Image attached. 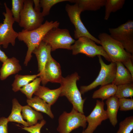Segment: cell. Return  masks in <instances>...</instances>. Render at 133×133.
Instances as JSON below:
<instances>
[{
	"label": "cell",
	"instance_id": "5b68a950",
	"mask_svg": "<svg viewBox=\"0 0 133 133\" xmlns=\"http://www.w3.org/2000/svg\"><path fill=\"white\" fill-rule=\"evenodd\" d=\"M98 56L100 65L99 74L91 83L80 86V91L82 94H83L99 85L101 86L112 83L115 79L116 69V63L111 62L109 64H107L104 62L101 56Z\"/></svg>",
	"mask_w": 133,
	"mask_h": 133
},
{
	"label": "cell",
	"instance_id": "44dd1931",
	"mask_svg": "<svg viewBox=\"0 0 133 133\" xmlns=\"http://www.w3.org/2000/svg\"><path fill=\"white\" fill-rule=\"evenodd\" d=\"M21 114L23 118L26 120L29 127L36 124L39 120L43 119L42 114L33 109L28 105L23 106Z\"/></svg>",
	"mask_w": 133,
	"mask_h": 133
},
{
	"label": "cell",
	"instance_id": "277c9868",
	"mask_svg": "<svg viewBox=\"0 0 133 133\" xmlns=\"http://www.w3.org/2000/svg\"><path fill=\"white\" fill-rule=\"evenodd\" d=\"M42 41L50 46L52 51L58 49L71 50V46L75 40L71 37L68 29L58 27L48 32Z\"/></svg>",
	"mask_w": 133,
	"mask_h": 133
},
{
	"label": "cell",
	"instance_id": "4316f807",
	"mask_svg": "<svg viewBox=\"0 0 133 133\" xmlns=\"http://www.w3.org/2000/svg\"><path fill=\"white\" fill-rule=\"evenodd\" d=\"M41 82V78L40 77L36 78L31 82L21 88L19 90L26 95L27 99H31L40 85Z\"/></svg>",
	"mask_w": 133,
	"mask_h": 133
},
{
	"label": "cell",
	"instance_id": "4dcf8cb0",
	"mask_svg": "<svg viewBox=\"0 0 133 133\" xmlns=\"http://www.w3.org/2000/svg\"><path fill=\"white\" fill-rule=\"evenodd\" d=\"M119 110L126 111L133 109V99L123 98L118 99Z\"/></svg>",
	"mask_w": 133,
	"mask_h": 133
},
{
	"label": "cell",
	"instance_id": "cb8c5ba5",
	"mask_svg": "<svg viewBox=\"0 0 133 133\" xmlns=\"http://www.w3.org/2000/svg\"><path fill=\"white\" fill-rule=\"evenodd\" d=\"M39 76L38 74L33 75L16 74L15 77L14 81L12 84L13 91L15 92L18 91L22 87L30 83Z\"/></svg>",
	"mask_w": 133,
	"mask_h": 133
},
{
	"label": "cell",
	"instance_id": "603a6c76",
	"mask_svg": "<svg viewBox=\"0 0 133 133\" xmlns=\"http://www.w3.org/2000/svg\"><path fill=\"white\" fill-rule=\"evenodd\" d=\"M117 88V86L112 83L101 86L99 89L94 92L92 98L93 99H100L103 101L114 96Z\"/></svg>",
	"mask_w": 133,
	"mask_h": 133
},
{
	"label": "cell",
	"instance_id": "9c48e42d",
	"mask_svg": "<svg viewBox=\"0 0 133 133\" xmlns=\"http://www.w3.org/2000/svg\"><path fill=\"white\" fill-rule=\"evenodd\" d=\"M4 5L6 12L3 13L4 18L3 22L0 23V45H2L4 48L6 49L10 43L13 46L15 45L18 33L13 28L15 21L11 10L6 2L4 3Z\"/></svg>",
	"mask_w": 133,
	"mask_h": 133
},
{
	"label": "cell",
	"instance_id": "ba28073f",
	"mask_svg": "<svg viewBox=\"0 0 133 133\" xmlns=\"http://www.w3.org/2000/svg\"><path fill=\"white\" fill-rule=\"evenodd\" d=\"M73 55L82 53L87 56L93 58L96 56H103L107 60L111 61L101 46L96 44L93 40L87 37L82 36L75 41L71 46Z\"/></svg>",
	"mask_w": 133,
	"mask_h": 133
},
{
	"label": "cell",
	"instance_id": "ffe728a7",
	"mask_svg": "<svg viewBox=\"0 0 133 133\" xmlns=\"http://www.w3.org/2000/svg\"><path fill=\"white\" fill-rule=\"evenodd\" d=\"M106 0H69L68 1L76 4L82 12L95 11L104 6Z\"/></svg>",
	"mask_w": 133,
	"mask_h": 133
},
{
	"label": "cell",
	"instance_id": "3957f363",
	"mask_svg": "<svg viewBox=\"0 0 133 133\" xmlns=\"http://www.w3.org/2000/svg\"><path fill=\"white\" fill-rule=\"evenodd\" d=\"M98 37L111 62L123 63L129 59H133V55L127 52L120 42L113 39L109 34L103 32L100 33Z\"/></svg>",
	"mask_w": 133,
	"mask_h": 133
},
{
	"label": "cell",
	"instance_id": "2e32d148",
	"mask_svg": "<svg viewBox=\"0 0 133 133\" xmlns=\"http://www.w3.org/2000/svg\"><path fill=\"white\" fill-rule=\"evenodd\" d=\"M22 70L19 61L14 57L8 58L3 63L0 70V79L3 80L11 75L16 74Z\"/></svg>",
	"mask_w": 133,
	"mask_h": 133
},
{
	"label": "cell",
	"instance_id": "d4e9b609",
	"mask_svg": "<svg viewBox=\"0 0 133 133\" xmlns=\"http://www.w3.org/2000/svg\"><path fill=\"white\" fill-rule=\"evenodd\" d=\"M125 1V0H106L104 19L107 20L112 12H116L122 8Z\"/></svg>",
	"mask_w": 133,
	"mask_h": 133
},
{
	"label": "cell",
	"instance_id": "5bb4252c",
	"mask_svg": "<svg viewBox=\"0 0 133 133\" xmlns=\"http://www.w3.org/2000/svg\"><path fill=\"white\" fill-rule=\"evenodd\" d=\"M51 51L50 46L42 41L33 52L35 54L37 59L39 72L38 74L41 82L43 79L45 65L49 58L51 55Z\"/></svg>",
	"mask_w": 133,
	"mask_h": 133
},
{
	"label": "cell",
	"instance_id": "ac0fdd59",
	"mask_svg": "<svg viewBox=\"0 0 133 133\" xmlns=\"http://www.w3.org/2000/svg\"><path fill=\"white\" fill-rule=\"evenodd\" d=\"M27 102L28 105L35 111L45 113L52 119L54 118L51 110V105L39 97L36 96L31 99H27Z\"/></svg>",
	"mask_w": 133,
	"mask_h": 133
},
{
	"label": "cell",
	"instance_id": "d590c367",
	"mask_svg": "<svg viewBox=\"0 0 133 133\" xmlns=\"http://www.w3.org/2000/svg\"><path fill=\"white\" fill-rule=\"evenodd\" d=\"M8 58L7 56L5 53L2 51L0 49V61L3 63Z\"/></svg>",
	"mask_w": 133,
	"mask_h": 133
},
{
	"label": "cell",
	"instance_id": "52a82bcc",
	"mask_svg": "<svg viewBox=\"0 0 133 133\" xmlns=\"http://www.w3.org/2000/svg\"><path fill=\"white\" fill-rule=\"evenodd\" d=\"M86 116L73 108L69 113L64 112L58 119L57 131L59 133H70L81 127L85 128L87 125Z\"/></svg>",
	"mask_w": 133,
	"mask_h": 133
},
{
	"label": "cell",
	"instance_id": "30bf717a",
	"mask_svg": "<svg viewBox=\"0 0 133 133\" xmlns=\"http://www.w3.org/2000/svg\"><path fill=\"white\" fill-rule=\"evenodd\" d=\"M108 29L111 37L120 42L127 52L133 55V21L128 20L117 28Z\"/></svg>",
	"mask_w": 133,
	"mask_h": 133
},
{
	"label": "cell",
	"instance_id": "8d00e7d4",
	"mask_svg": "<svg viewBox=\"0 0 133 133\" xmlns=\"http://www.w3.org/2000/svg\"><path fill=\"white\" fill-rule=\"evenodd\" d=\"M82 133H84L83 131V132H82Z\"/></svg>",
	"mask_w": 133,
	"mask_h": 133
},
{
	"label": "cell",
	"instance_id": "e575fe53",
	"mask_svg": "<svg viewBox=\"0 0 133 133\" xmlns=\"http://www.w3.org/2000/svg\"><path fill=\"white\" fill-rule=\"evenodd\" d=\"M33 3L34 4V10L36 11L40 12V0H33Z\"/></svg>",
	"mask_w": 133,
	"mask_h": 133
},
{
	"label": "cell",
	"instance_id": "9a60e30c",
	"mask_svg": "<svg viewBox=\"0 0 133 133\" xmlns=\"http://www.w3.org/2000/svg\"><path fill=\"white\" fill-rule=\"evenodd\" d=\"M61 92V88L50 89L44 86L40 85L34 93L37 96L51 105L57 101Z\"/></svg>",
	"mask_w": 133,
	"mask_h": 133
},
{
	"label": "cell",
	"instance_id": "836d02e7",
	"mask_svg": "<svg viewBox=\"0 0 133 133\" xmlns=\"http://www.w3.org/2000/svg\"><path fill=\"white\" fill-rule=\"evenodd\" d=\"M133 59H130L122 63L126 67L131 75L133 77Z\"/></svg>",
	"mask_w": 133,
	"mask_h": 133
},
{
	"label": "cell",
	"instance_id": "83f0119b",
	"mask_svg": "<svg viewBox=\"0 0 133 133\" xmlns=\"http://www.w3.org/2000/svg\"><path fill=\"white\" fill-rule=\"evenodd\" d=\"M24 0H12L11 11L15 21L19 23L21 13L24 7Z\"/></svg>",
	"mask_w": 133,
	"mask_h": 133
},
{
	"label": "cell",
	"instance_id": "e0dca14e",
	"mask_svg": "<svg viewBox=\"0 0 133 133\" xmlns=\"http://www.w3.org/2000/svg\"><path fill=\"white\" fill-rule=\"evenodd\" d=\"M116 63V69L115 77L112 83L117 86L133 83V77L122 63L118 62Z\"/></svg>",
	"mask_w": 133,
	"mask_h": 133
},
{
	"label": "cell",
	"instance_id": "6da1fadb",
	"mask_svg": "<svg viewBox=\"0 0 133 133\" xmlns=\"http://www.w3.org/2000/svg\"><path fill=\"white\" fill-rule=\"evenodd\" d=\"M59 24L57 21H49L47 20L37 29L29 31L22 30L18 33L17 38L25 43L28 47L24 62L26 66L31 60L33 51L40 44L46 33L52 29L58 27Z\"/></svg>",
	"mask_w": 133,
	"mask_h": 133
},
{
	"label": "cell",
	"instance_id": "1f68e13d",
	"mask_svg": "<svg viewBox=\"0 0 133 133\" xmlns=\"http://www.w3.org/2000/svg\"><path fill=\"white\" fill-rule=\"evenodd\" d=\"M46 123V121L43 119L34 125L29 127L23 126L22 128L30 133H40L41 128Z\"/></svg>",
	"mask_w": 133,
	"mask_h": 133
},
{
	"label": "cell",
	"instance_id": "4fadbf2b",
	"mask_svg": "<svg viewBox=\"0 0 133 133\" xmlns=\"http://www.w3.org/2000/svg\"><path fill=\"white\" fill-rule=\"evenodd\" d=\"M62 77L60 64L51 55L45 66L42 84L45 85L49 82L60 83Z\"/></svg>",
	"mask_w": 133,
	"mask_h": 133
},
{
	"label": "cell",
	"instance_id": "d6986e66",
	"mask_svg": "<svg viewBox=\"0 0 133 133\" xmlns=\"http://www.w3.org/2000/svg\"><path fill=\"white\" fill-rule=\"evenodd\" d=\"M105 103L107 107L106 111L108 118L115 127L117 123V115L119 108L118 99L115 96H112L106 100Z\"/></svg>",
	"mask_w": 133,
	"mask_h": 133
},
{
	"label": "cell",
	"instance_id": "484cf974",
	"mask_svg": "<svg viewBox=\"0 0 133 133\" xmlns=\"http://www.w3.org/2000/svg\"><path fill=\"white\" fill-rule=\"evenodd\" d=\"M115 96L118 99L130 97L133 96V83H127L117 86Z\"/></svg>",
	"mask_w": 133,
	"mask_h": 133
},
{
	"label": "cell",
	"instance_id": "d6a6232c",
	"mask_svg": "<svg viewBox=\"0 0 133 133\" xmlns=\"http://www.w3.org/2000/svg\"><path fill=\"white\" fill-rule=\"evenodd\" d=\"M9 121L7 118L0 117V133H8V124Z\"/></svg>",
	"mask_w": 133,
	"mask_h": 133
},
{
	"label": "cell",
	"instance_id": "7a4b0ae2",
	"mask_svg": "<svg viewBox=\"0 0 133 133\" xmlns=\"http://www.w3.org/2000/svg\"><path fill=\"white\" fill-rule=\"evenodd\" d=\"M80 78L76 72L65 78L62 77L60 83V96H65L72 104L73 108L78 112L84 114L83 105L85 99H82V94L77 84V81Z\"/></svg>",
	"mask_w": 133,
	"mask_h": 133
},
{
	"label": "cell",
	"instance_id": "7c38bea8",
	"mask_svg": "<svg viewBox=\"0 0 133 133\" xmlns=\"http://www.w3.org/2000/svg\"><path fill=\"white\" fill-rule=\"evenodd\" d=\"M104 103L97 100L96 105L90 114L86 116L88 125L83 131L84 133H93L102 122L108 118L106 111L104 109Z\"/></svg>",
	"mask_w": 133,
	"mask_h": 133
},
{
	"label": "cell",
	"instance_id": "f1b7e54d",
	"mask_svg": "<svg viewBox=\"0 0 133 133\" xmlns=\"http://www.w3.org/2000/svg\"><path fill=\"white\" fill-rule=\"evenodd\" d=\"M133 130V116L126 118L119 123V129L116 133H131Z\"/></svg>",
	"mask_w": 133,
	"mask_h": 133
},
{
	"label": "cell",
	"instance_id": "f546056e",
	"mask_svg": "<svg viewBox=\"0 0 133 133\" xmlns=\"http://www.w3.org/2000/svg\"><path fill=\"white\" fill-rule=\"evenodd\" d=\"M68 1L69 0H40V7L43 9L41 12L42 16L44 17L49 15L51 8L55 4L59 2Z\"/></svg>",
	"mask_w": 133,
	"mask_h": 133
},
{
	"label": "cell",
	"instance_id": "8992f818",
	"mask_svg": "<svg viewBox=\"0 0 133 133\" xmlns=\"http://www.w3.org/2000/svg\"><path fill=\"white\" fill-rule=\"evenodd\" d=\"M33 4V0H24L19 23V26L23 28V30L31 31L38 28L42 24L44 17L41 12L34 10Z\"/></svg>",
	"mask_w": 133,
	"mask_h": 133
},
{
	"label": "cell",
	"instance_id": "74e56055",
	"mask_svg": "<svg viewBox=\"0 0 133 133\" xmlns=\"http://www.w3.org/2000/svg\"></svg>",
	"mask_w": 133,
	"mask_h": 133
},
{
	"label": "cell",
	"instance_id": "7402d4cb",
	"mask_svg": "<svg viewBox=\"0 0 133 133\" xmlns=\"http://www.w3.org/2000/svg\"><path fill=\"white\" fill-rule=\"evenodd\" d=\"M12 106L11 113L7 118L9 122H14L21 124L25 127H29L27 122L23 118L21 114L23 106L16 98L12 100Z\"/></svg>",
	"mask_w": 133,
	"mask_h": 133
},
{
	"label": "cell",
	"instance_id": "8fae6325",
	"mask_svg": "<svg viewBox=\"0 0 133 133\" xmlns=\"http://www.w3.org/2000/svg\"><path fill=\"white\" fill-rule=\"evenodd\" d=\"M65 9L70 21L75 28V38L78 39L81 37H86L92 39L96 43L100 45L99 39L90 33L82 22L80 17L82 12L78 6L76 4L73 5L67 4L66 6Z\"/></svg>",
	"mask_w": 133,
	"mask_h": 133
}]
</instances>
